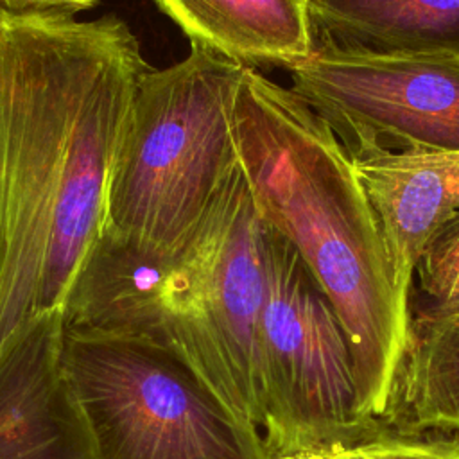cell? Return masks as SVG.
<instances>
[{
	"mask_svg": "<svg viewBox=\"0 0 459 459\" xmlns=\"http://www.w3.org/2000/svg\"><path fill=\"white\" fill-rule=\"evenodd\" d=\"M264 262L258 366L265 457L346 445L382 430L357 416L353 351L333 305L292 244L265 222Z\"/></svg>",
	"mask_w": 459,
	"mask_h": 459,
	"instance_id": "8992f818",
	"label": "cell"
},
{
	"mask_svg": "<svg viewBox=\"0 0 459 459\" xmlns=\"http://www.w3.org/2000/svg\"><path fill=\"white\" fill-rule=\"evenodd\" d=\"M65 364L100 459H264L240 425L170 350L65 326Z\"/></svg>",
	"mask_w": 459,
	"mask_h": 459,
	"instance_id": "5b68a950",
	"label": "cell"
},
{
	"mask_svg": "<svg viewBox=\"0 0 459 459\" xmlns=\"http://www.w3.org/2000/svg\"><path fill=\"white\" fill-rule=\"evenodd\" d=\"M100 0H0V7L16 13H61L70 16H79L99 5Z\"/></svg>",
	"mask_w": 459,
	"mask_h": 459,
	"instance_id": "9a60e30c",
	"label": "cell"
},
{
	"mask_svg": "<svg viewBox=\"0 0 459 459\" xmlns=\"http://www.w3.org/2000/svg\"><path fill=\"white\" fill-rule=\"evenodd\" d=\"M152 68L117 14L0 7V344L63 310L106 230L111 165Z\"/></svg>",
	"mask_w": 459,
	"mask_h": 459,
	"instance_id": "6da1fadb",
	"label": "cell"
},
{
	"mask_svg": "<svg viewBox=\"0 0 459 459\" xmlns=\"http://www.w3.org/2000/svg\"><path fill=\"white\" fill-rule=\"evenodd\" d=\"M290 90L353 161L459 152V59L314 48L285 68Z\"/></svg>",
	"mask_w": 459,
	"mask_h": 459,
	"instance_id": "52a82bcc",
	"label": "cell"
},
{
	"mask_svg": "<svg viewBox=\"0 0 459 459\" xmlns=\"http://www.w3.org/2000/svg\"><path fill=\"white\" fill-rule=\"evenodd\" d=\"M264 459H459V445L441 434H400L382 429L353 443Z\"/></svg>",
	"mask_w": 459,
	"mask_h": 459,
	"instance_id": "4fadbf2b",
	"label": "cell"
},
{
	"mask_svg": "<svg viewBox=\"0 0 459 459\" xmlns=\"http://www.w3.org/2000/svg\"><path fill=\"white\" fill-rule=\"evenodd\" d=\"M231 131L262 221L299 253L348 333L360 423L382 427L407 346L411 305L394 289L380 224L353 160L319 115L256 68L240 74Z\"/></svg>",
	"mask_w": 459,
	"mask_h": 459,
	"instance_id": "7a4b0ae2",
	"label": "cell"
},
{
	"mask_svg": "<svg viewBox=\"0 0 459 459\" xmlns=\"http://www.w3.org/2000/svg\"><path fill=\"white\" fill-rule=\"evenodd\" d=\"M244 66L190 43L140 81L108 183L106 231L178 255L238 169L231 106Z\"/></svg>",
	"mask_w": 459,
	"mask_h": 459,
	"instance_id": "3957f363",
	"label": "cell"
},
{
	"mask_svg": "<svg viewBox=\"0 0 459 459\" xmlns=\"http://www.w3.org/2000/svg\"><path fill=\"white\" fill-rule=\"evenodd\" d=\"M420 303L411 314L432 316L459 310V219L446 224L416 265Z\"/></svg>",
	"mask_w": 459,
	"mask_h": 459,
	"instance_id": "5bb4252c",
	"label": "cell"
},
{
	"mask_svg": "<svg viewBox=\"0 0 459 459\" xmlns=\"http://www.w3.org/2000/svg\"><path fill=\"white\" fill-rule=\"evenodd\" d=\"M188 38L246 66L287 68L312 54L308 0H152Z\"/></svg>",
	"mask_w": 459,
	"mask_h": 459,
	"instance_id": "8fae6325",
	"label": "cell"
},
{
	"mask_svg": "<svg viewBox=\"0 0 459 459\" xmlns=\"http://www.w3.org/2000/svg\"><path fill=\"white\" fill-rule=\"evenodd\" d=\"M0 459H100L66 371L63 310L0 344Z\"/></svg>",
	"mask_w": 459,
	"mask_h": 459,
	"instance_id": "ba28073f",
	"label": "cell"
},
{
	"mask_svg": "<svg viewBox=\"0 0 459 459\" xmlns=\"http://www.w3.org/2000/svg\"><path fill=\"white\" fill-rule=\"evenodd\" d=\"M308 5L314 48L459 59V0H308Z\"/></svg>",
	"mask_w": 459,
	"mask_h": 459,
	"instance_id": "30bf717a",
	"label": "cell"
},
{
	"mask_svg": "<svg viewBox=\"0 0 459 459\" xmlns=\"http://www.w3.org/2000/svg\"><path fill=\"white\" fill-rule=\"evenodd\" d=\"M353 163L380 224L394 289L411 305L418 262L432 238L459 219V152Z\"/></svg>",
	"mask_w": 459,
	"mask_h": 459,
	"instance_id": "9c48e42d",
	"label": "cell"
},
{
	"mask_svg": "<svg viewBox=\"0 0 459 459\" xmlns=\"http://www.w3.org/2000/svg\"><path fill=\"white\" fill-rule=\"evenodd\" d=\"M382 427L400 434H459V310L411 314Z\"/></svg>",
	"mask_w": 459,
	"mask_h": 459,
	"instance_id": "7c38bea8",
	"label": "cell"
},
{
	"mask_svg": "<svg viewBox=\"0 0 459 459\" xmlns=\"http://www.w3.org/2000/svg\"><path fill=\"white\" fill-rule=\"evenodd\" d=\"M448 437H450L454 443H457V445H459V434H452V436H448Z\"/></svg>",
	"mask_w": 459,
	"mask_h": 459,
	"instance_id": "2e32d148",
	"label": "cell"
},
{
	"mask_svg": "<svg viewBox=\"0 0 459 459\" xmlns=\"http://www.w3.org/2000/svg\"><path fill=\"white\" fill-rule=\"evenodd\" d=\"M265 296L264 221L242 169L160 283L163 348L253 432L262 429L258 326Z\"/></svg>",
	"mask_w": 459,
	"mask_h": 459,
	"instance_id": "277c9868",
	"label": "cell"
}]
</instances>
